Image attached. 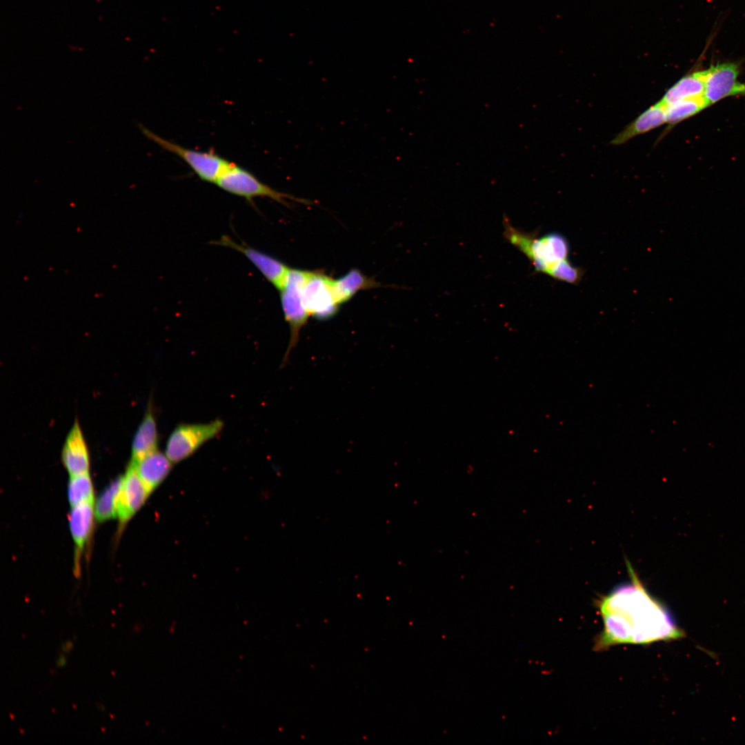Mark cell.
<instances>
[{
	"label": "cell",
	"mask_w": 745,
	"mask_h": 745,
	"mask_svg": "<svg viewBox=\"0 0 745 745\" xmlns=\"http://www.w3.org/2000/svg\"><path fill=\"white\" fill-rule=\"evenodd\" d=\"M630 580L597 601L603 627L594 644L597 651L620 644H649L677 640L685 632L672 613L653 596L628 565Z\"/></svg>",
	"instance_id": "cell-1"
},
{
	"label": "cell",
	"mask_w": 745,
	"mask_h": 745,
	"mask_svg": "<svg viewBox=\"0 0 745 745\" xmlns=\"http://www.w3.org/2000/svg\"><path fill=\"white\" fill-rule=\"evenodd\" d=\"M504 236L530 261L535 271L568 284L577 285L584 270L569 260L570 246L562 234L553 232L538 236L522 231L504 219Z\"/></svg>",
	"instance_id": "cell-2"
},
{
	"label": "cell",
	"mask_w": 745,
	"mask_h": 745,
	"mask_svg": "<svg viewBox=\"0 0 745 745\" xmlns=\"http://www.w3.org/2000/svg\"><path fill=\"white\" fill-rule=\"evenodd\" d=\"M308 273V270L289 268L284 285L279 290L282 311L290 331L289 344L281 366L287 362L290 351L298 342L300 331L310 316L302 298V290Z\"/></svg>",
	"instance_id": "cell-3"
},
{
	"label": "cell",
	"mask_w": 745,
	"mask_h": 745,
	"mask_svg": "<svg viewBox=\"0 0 745 745\" xmlns=\"http://www.w3.org/2000/svg\"><path fill=\"white\" fill-rule=\"evenodd\" d=\"M139 128L148 139L180 157L200 179L206 182L216 183L232 163L213 150L190 149L159 136L143 126H139Z\"/></svg>",
	"instance_id": "cell-4"
},
{
	"label": "cell",
	"mask_w": 745,
	"mask_h": 745,
	"mask_svg": "<svg viewBox=\"0 0 745 745\" xmlns=\"http://www.w3.org/2000/svg\"><path fill=\"white\" fill-rule=\"evenodd\" d=\"M223 427L224 422L220 419L206 423L179 424L168 437L165 453L173 464L182 461L219 435Z\"/></svg>",
	"instance_id": "cell-5"
},
{
	"label": "cell",
	"mask_w": 745,
	"mask_h": 745,
	"mask_svg": "<svg viewBox=\"0 0 745 745\" xmlns=\"http://www.w3.org/2000/svg\"><path fill=\"white\" fill-rule=\"evenodd\" d=\"M221 189L251 202L257 197H268L288 206V199L304 203L308 201L279 192L261 181L248 170L234 163L220 176L216 183Z\"/></svg>",
	"instance_id": "cell-6"
},
{
	"label": "cell",
	"mask_w": 745,
	"mask_h": 745,
	"mask_svg": "<svg viewBox=\"0 0 745 745\" xmlns=\"http://www.w3.org/2000/svg\"><path fill=\"white\" fill-rule=\"evenodd\" d=\"M334 279L319 270L309 271L302 290L304 306L310 316L329 319L339 308L333 290Z\"/></svg>",
	"instance_id": "cell-7"
},
{
	"label": "cell",
	"mask_w": 745,
	"mask_h": 745,
	"mask_svg": "<svg viewBox=\"0 0 745 745\" xmlns=\"http://www.w3.org/2000/svg\"><path fill=\"white\" fill-rule=\"evenodd\" d=\"M738 66L724 63L706 70L704 97L708 106L727 97L745 95V84L738 81Z\"/></svg>",
	"instance_id": "cell-8"
},
{
	"label": "cell",
	"mask_w": 745,
	"mask_h": 745,
	"mask_svg": "<svg viewBox=\"0 0 745 745\" xmlns=\"http://www.w3.org/2000/svg\"><path fill=\"white\" fill-rule=\"evenodd\" d=\"M212 244L242 253L278 290L283 288L290 268L280 260L246 244L237 243L227 235Z\"/></svg>",
	"instance_id": "cell-9"
},
{
	"label": "cell",
	"mask_w": 745,
	"mask_h": 745,
	"mask_svg": "<svg viewBox=\"0 0 745 745\" xmlns=\"http://www.w3.org/2000/svg\"><path fill=\"white\" fill-rule=\"evenodd\" d=\"M150 494L135 467L130 462L126 474L123 476L118 501L117 517L119 520L120 533L128 521L141 508Z\"/></svg>",
	"instance_id": "cell-10"
},
{
	"label": "cell",
	"mask_w": 745,
	"mask_h": 745,
	"mask_svg": "<svg viewBox=\"0 0 745 745\" xmlns=\"http://www.w3.org/2000/svg\"><path fill=\"white\" fill-rule=\"evenodd\" d=\"M95 516L92 502L72 506L68 515L70 530L74 544V570L77 577L80 574L82 552L92 535Z\"/></svg>",
	"instance_id": "cell-11"
},
{
	"label": "cell",
	"mask_w": 745,
	"mask_h": 745,
	"mask_svg": "<svg viewBox=\"0 0 745 745\" xmlns=\"http://www.w3.org/2000/svg\"><path fill=\"white\" fill-rule=\"evenodd\" d=\"M61 461L70 476L89 473V451L78 420H75L66 437Z\"/></svg>",
	"instance_id": "cell-12"
},
{
	"label": "cell",
	"mask_w": 745,
	"mask_h": 745,
	"mask_svg": "<svg viewBox=\"0 0 745 745\" xmlns=\"http://www.w3.org/2000/svg\"><path fill=\"white\" fill-rule=\"evenodd\" d=\"M666 105L661 100L650 106L619 132L610 143L613 146L624 144L633 138L666 123Z\"/></svg>",
	"instance_id": "cell-13"
},
{
	"label": "cell",
	"mask_w": 745,
	"mask_h": 745,
	"mask_svg": "<svg viewBox=\"0 0 745 745\" xmlns=\"http://www.w3.org/2000/svg\"><path fill=\"white\" fill-rule=\"evenodd\" d=\"M135 469L151 493L169 475L173 463L158 449L146 455L137 461L130 460Z\"/></svg>",
	"instance_id": "cell-14"
},
{
	"label": "cell",
	"mask_w": 745,
	"mask_h": 745,
	"mask_svg": "<svg viewBox=\"0 0 745 745\" xmlns=\"http://www.w3.org/2000/svg\"><path fill=\"white\" fill-rule=\"evenodd\" d=\"M159 433L151 402L132 439L131 461H137L157 449Z\"/></svg>",
	"instance_id": "cell-15"
},
{
	"label": "cell",
	"mask_w": 745,
	"mask_h": 745,
	"mask_svg": "<svg viewBox=\"0 0 745 745\" xmlns=\"http://www.w3.org/2000/svg\"><path fill=\"white\" fill-rule=\"evenodd\" d=\"M377 284L373 278L353 268L339 279H334L333 290L335 298L341 305L351 299L359 290L375 288Z\"/></svg>",
	"instance_id": "cell-16"
},
{
	"label": "cell",
	"mask_w": 745,
	"mask_h": 745,
	"mask_svg": "<svg viewBox=\"0 0 745 745\" xmlns=\"http://www.w3.org/2000/svg\"><path fill=\"white\" fill-rule=\"evenodd\" d=\"M705 75L706 70H702L683 77L666 92L661 101L667 105L680 99L704 96Z\"/></svg>",
	"instance_id": "cell-17"
},
{
	"label": "cell",
	"mask_w": 745,
	"mask_h": 745,
	"mask_svg": "<svg viewBox=\"0 0 745 745\" xmlns=\"http://www.w3.org/2000/svg\"><path fill=\"white\" fill-rule=\"evenodd\" d=\"M123 476L117 477L99 496L95 507V515L98 522H103L117 517L118 501Z\"/></svg>",
	"instance_id": "cell-18"
},
{
	"label": "cell",
	"mask_w": 745,
	"mask_h": 745,
	"mask_svg": "<svg viewBox=\"0 0 745 745\" xmlns=\"http://www.w3.org/2000/svg\"><path fill=\"white\" fill-rule=\"evenodd\" d=\"M704 97L680 99L666 105V123L668 128L663 132L666 134L669 128L686 119L707 107Z\"/></svg>",
	"instance_id": "cell-19"
},
{
	"label": "cell",
	"mask_w": 745,
	"mask_h": 745,
	"mask_svg": "<svg viewBox=\"0 0 745 745\" xmlns=\"http://www.w3.org/2000/svg\"><path fill=\"white\" fill-rule=\"evenodd\" d=\"M68 499L72 506L94 503V487L89 473L70 476L68 484Z\"/></svg>",
	"instance_id": "cell-20"
},
{
	"label": "cell",
	"mask_w": 745,
	"mask_h": 745,
	"mask_svg": "<svg viewBox=\"0 0 745 745\" xmlns=\"http://www.w3.org/2000/svg\"><path fill=\"white\" fill-rule=\"evenodd\" d=\"M66 664H67V660H66V656L63 653L59 652V657L57 658V659L56 660V662H55L56 666L57 667H64L66 665Z\"/></svg>",
	"instance_id": "cell-21"
},
{
	"label": "cell",
	"mask_w": 745,
	"mask_h": 745,
	"mask_svg": "<svg viewBox=\"0 0 745 745\" xmlns=\"http://www.w3.org/2000/svg\"><path fill=\"white\" fill-rule=\"evenodd\" d=\"M64 644L70 650H71L74 646L73 642L71 640H66Z\"/></svg>",
	"instance_id": "cell-22"
},
{
	"label": "cell",
	"mask_w": 745,
	"mask_h": 745,
	"mask_svg": "<svg viewBox=\"0 0 745 745\" xmlns=\"http://www.w3.org/2000/svg\"><path fill=\"white\" fill-rule=\"evenodd\" d=\"M61 647L62 651L64 653L68 654L70 653V650L67 648V646L65 645L64 642L61 643Z\"/></svg>",
	"instance_id": "cell-23"
},
{
	"label": "cell",
	"mask_w": 745,
	"mask_h": 745,
	"mask_svg": "<svg viewBox=\"0 0 745 745\" xmlns=\"http://www.w3.org/2000/svg\"><path fill=\"white\" fill-rule=\"evenodd\" d=\"M97 706L101 711H104L106 709L105 706L100 703H97Z\"/></svg>",
	"instance_id": "cell-24"
},
{
	"label": "cell",
	"mask_w": 745,
	"mask_h": 745,
	"mask_svg": "<svg viewBox=\"0 0 745 745\" xmlns=\"http://www.w3.org/2000/svg\"><path fill=\"white\" fill-rule=\"evenodd\" d=\"M10 717L12 720H14V715L11 713H10Z\"/></svg>",
	"instance_id": "cell-25"
},
{
	"label": "cell",
	"mask_w": 745,
	"mask_h": 745,
	"mask_svg": "<svg viewBox=\"0 0 745 745\" xmlns=\"http://www.w3.org/2000/svg\"><path fill=\"white\" fill-rule=\"evenodd\" d=\"M110 717H111L112 719L114 718V715L112 714H111V713H110Z\"/></svg>",
	"instance_id": "cell-26"
},
{
	"label": "cell",
	"mask_w": 745,
	"mask_h": 745,
	"mask_svg": "<svg viewBox=\"0 0 745 745\" xmlns=\"http://www.w3.org/2000/svg\"><path fill=\"white\" fill-rule=\"evenodd\" d=\"M19 730H20L21 733L23 734V730H22L21 728H20Z\"/></svg>",
	"instance_id": "cell-27"
},
{
	"label": "cell",
	"mask_w": 745,
	"mask_h": 745,
	"mask_svg": "<svg viewBox=\"0 0 745 745\" xmlns=\"http://www.w3.org/2000/svg\"><path fill=\"white\" fill-rule=\"evenodd\" d=\"M101 731H102L103 732H105V729H104V728H101Z\"/></svg>",
	"instance_id": "cell-28"
},
{
	"label": "cell",
	"mask_w": 745,
	"mask_h": 745,
	"mask_svg": "<svg viewBox=\"0 0 745 745\" xmlns=\"http://www.w3.org/2000/svg\"><path fill=\"white\" fill-rule=\"evenodd\" d=\"M72 705H73V707H74V708H76V706H75V705H74V704H72Z\"/></svg>",
	"instance_id": "cell-29"
},
{
	"label": "cell",
	"mask_w": 745,
	"mask_h": 745,
	"mask_svg": "<svg viewBox=\"0 0 745 745\" xmlns=\"http://www.w3.org/2000/svg\"><path fill=\"white\" fill-rule=\"evenodd\" d=\"M112 675H115V672L112 671Z\"/></svg>",
	"instance_id": "cell-30"
}]
</instances>
